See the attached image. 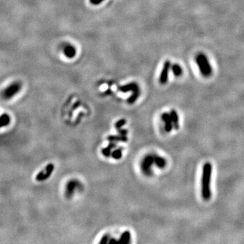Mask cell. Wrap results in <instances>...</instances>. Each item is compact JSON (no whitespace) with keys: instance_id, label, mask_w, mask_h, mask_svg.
Returning a JSON list of instances; mask_svg holds the SVG:
<instances>
[{"instance_id":"obj_1","label":"cell","mask_w":244,"mask_h":244,"mask_svg":"<svg viewBox=\"0 0 244 244\" xmlns=\"http://www.w3.org/2000/svg\"><path fill=\"white\" fill-rule=\"evenodd\" d=\"M212 174V165L210 162H206L203 165L201 177V195L205 200L211 198V178Z\"/></svg>"},{"instance_id":"obj_2","label":"cell","mask_w":244,"mask_h":244,"mask_svg":"<svg viewBox=\"0 0 244 244\" xmlns=\"http://www.w3.org/2000/svg\"><path fill=\"white\" fill-rule=\"evenodd\" d=\"M195 60L203 77H208L212 74V68L207 56L203 53H199L195 58Z\"/></svg>"},{"instance_id":"obj_3","label":"cell","mask_w":244,"mask_h":244,"mask_svg":"<svg viewBox=\"0 0 244 244\" xmlns=\"http://www.w3.org/2000/svg\"><path fill=\"white\" fill-rule=\"evenodd\" d=\"M119 89L122 92H128L130 91L133 92L131 96L128 100V102L129 104H133L134 103H135L137 101L138 98L139 97L140 94L139 86H138L137 83L134 82L130 83L128 84L120 86L119 87Z\"/></svg>"},{"instance_id":"obj_4","label":"cell","mask_w":244,"mask_h":244,"mask_svg":"<svg viewBox=\"0 0 244 244\" xmlns=\"http://www.w3.org/2000/svg\"><path fill=\"white\" fill-rule=\"evenodd\" d=\"M155 164L154 154H148L144 157L141 163V170L144 175L150 176L152 174L151 167Z\"/></svg>"},{"instance_id":"obj_5","label":"cell","mask_w":244,"mask_h":244,"mask_svg":"<svg viewBox=\"0 0 244 244\" xmlns=\"http://www.w3.org/2000/svg\"><path fill=\"white\" fill-rule=\"evenodd\" d=\"M21 89L20 83H14L10 85L3 92V97L5 99H10L16 94Z\"/></svg>"},{"instance_id":"obj_6","label":"cell","mask_w":244,"mask_h":244,"mask_svg":"<svg viewBox=\"0 0 244 244\" xmlns=\"http://www.w3.org/2000/svg\"><path fill=\"white\" fill-rule=\"evenodd\" d=\"M54 170V164H50L45 168L44 170L40 171V172L37 174L36 176V180L39 182H42V181L46 180L48 178H50L51 174L53 172Z\"/></svg>"},{"instance_id":"obj_7","label":"cell","mask_w":244,"mask_h":244,"mask_svg":"<svg viewBox=\"0 0 244 244\" xmlns=\"http://www.w3.org/2000/svg\"><path fill=\"white\" fill-rule=\"evenodd\" d=\"M80 182L76 180H69L66 185V189H65V196L67 198L70 199L73 197L74 194L75 189L79 188L81 186Z\"/></svg>"},{"instance_id":"obj_8","label":"cell","mask_w":244,"mask_h":244,"mask_svg":"<svg viewBox=\"0 0 244 244\" xmlns=\"http://www.w3.org/2000/svg\"><path fill=\"white\" fill-rule=\"evenodd\" d=\"M171 67H172V64H171L170 61L166 60L164 63V67H163L162 72H161L159 77V82L161 84L164 85L168 82L169 71L171 69Z\"/></svg>"},{"instance_id":"obj_9","label":"cell","mask_w":244,"mask_h":244,"mask_svg":"<svg viewBox=\"0 0 244 244\" xmlns=\"http://www.w3.org/2000/svg\"><path fill=\"white\" fill-rule=\"evenodd\" d=\"M161 119L165 123V130L166 132H170L174 128V125L170 113H164L161 116Z\"/></svg>"},{"instance_id":"obj_10","label":"cell","mask_w":244,"mask_h":244,"mask_svg":"<svg viewBox=\"0 0 244 244\" xmlns=\"http://www.w3.org/2000/svg\"><path fill=\"white\" fill-rule=\"evenodd\" d=\"M154 162L155 165L160 169H164L167 165L166 159L156 154H154Z\"/></svg>"},{"instance_id":"obj_11","label":"cell","mask_w":244,"mask_h":244,"mask_svg":"<svg viewBox=\"0 0 244 244\" xmlns=\"http://www.w3.org/2000/svg\"><path fill=\"white\" fill-rule=\"evenodd\" d=\"M63 52L65 56L69 58H72L76 55V50L72 45H67L63 49Z\"/></svg>"},{"instance_id":"obj_12","label":"cell","mask_w":244,"mask_h":244,"mask_svg":"<svg viewBox=\"0 0 244 244\" xmlns=\"http://www.w3.org/2000/svg\"><path fill=\"white\" fill-rule=\"evenodd\" d=\"M171 118H172L174 128L176 130H178L180 128V123H179V117L178 113L175 110H171L170 112Z\"/></svg>"},{"instance_id":"obj_13","label":"cell","mask_w":244,"mask_h":244,"mask_svg":"<svg viewBox=\"0 0 244 244\" xmlns=\"http://www.w3.org/2000/svg\"><path fill=\"white\" fill-rule=\"evenodd\" d=\"M130 241H131V233L128 231H124L123 233L121 234L119 239L118 240V243H120L127 244L130 243Z\"/></svg>"},{"instance_id":"obj_14","label":"cell","mask_w":244,"mask_h":244,"mask_svg":"<svg viewBox=\"0 0 244 244\" xmlns=\"http://www.w3.org/2000/svg\"><path fill=\"white\" fill-rule=\"evenodd\" d=\"M107 140L110 142H127L128 138L126 136H123L119 134V135H111L107 137Z\"/></svg>"},{"instance_id":"obj_15","label":"cell","mask_w":244,"mask_h":244,"mask_svg":"<svg viewBox=\"0 0 244 244\" xmlns=\"http://www.w3.org/2000/svg\"><path fill=\"white\" fill-rule=\"evenodd\" d=\"M10 123V117L7 113H3L0 117V125L1 128L8 126Z\"/></svg>"},{"instance_id":"obj_16","label":"cell","mask_w":244,"mask_h":244,"mask_svg":"<svg viewBox=\"0 0 244 244\" xmlns=\"http://www.w3.org/2000/svg\"><path fill=\"white\" fill-rule=\"evenodd\" d=\"M173 73L176 77H180L182 74V69L180 65L178 64H174L171 67Z\"/></svg>"},{"instance_id":"obj_17","label":"cell","mask_w":244,"mask_h":244,"mask_svg":"<svg viewBox=\"0 0 244 244\" xmlns=\"http://www.w3.org/2000/svg\"><path fill=\"white\" fill-rule=\"evenodd\" d=\"M111 156L115 159H120L122 157V148H118L112 152Z\"/></svg>"},{"instance_id":"obj_18","label":"cell","mask_w":244,"mask_h":244,"mask_svg":"<svg viewBox=\"0 0 244 244\" xmlns=\"http://www.w3.org/2000/svg\"><path fill=\"white\" fill-rule=\"evenodd\" d=\"M102 153H103L104 156L107 157H108L111 155V153H112L111 149L110 148L108 147V146L106 148H103V149H102Z\"/></svg>"},{"instance_id":"obj_19","label":"cell","mask_w":244,"mask_h":244,"mask_svg":"<svg viewBox=\"0 0 244 244\" xmlns=\"http://www.w3.org/2000/svg\"><path fill=\"white\" fill-rule=\"evenodd\" d=\"M126 123V120L125 119H121L118 121L117 123H115V127L116 129H119V128H121L122 126H123Z\"/></svg>"},{"instance_id":"obj_20","label":"cell","mask_w":244,"mask_h":244,"mask_svg":"<svg viewBox=\"0 0 244 244\" xmlns=\"http://www.w3.org/2000/svg\"><path fill=\"white\" fill-rule=\"evenodd\" d=\"M109 239H110L109 235H108V234H107V235H105L103 237H102V239L101 241H100L99 243H109Z\"/></svg>"},{"instance_id":"obj_21","label":"cell","mask_w":244,"mask_h":244,"mask_svg":"<svg viewBox=\"0 0 244 244\" xmlns=\"http://www.w3.org/2000/svg\"><path fill=\"white\" fill-rule=\"evenodd\" d=\"M117 132L119 134H121V135L126 136L128 133V131L126 129H121V128H119V129H117Z\"/></svg>"},{"instance_id":"obj_22","label":"cell","mask_w":244,"mask_h":244,"mask_svg":"<svg viewBox=\"0 0 244 244\" xmlns=\"http://www.w3.org/2000/svg\"><path fill=\"white\" fill-rule=\"evenodd\" d=\"M104 0H89V2L93 5H98L100 4L101 2H103Z\"/></svg>"},{"instance_id":"obj_23","label":"cell","mask_w":244,"mask_h":244,"mask_svg":"<svg viewBox=\"0 0 244 244\" xmlns=\"http://www.w3.org/2000/svg\"><path fill=\"white\" fill-rule=\"evenodd\" d=\"M116 146H117V144L116 143H114V142H110V143L108 144V147L111 148V149H113V148H115Z\"/></svg>"},{"instance_id":"obj_24","label":"cell","mask_w":244,"mask_h":244,"mask_svg":"<svg viewBox=\"0 0 244 244\" xmlns=\"http://www.w3.org/2000/svg\"><path fill=\"white\" fill-rule=\"evenodd\" d=\"M117 242H118V241H117V240H115V238H111V239H109V243H117Z\"/></svg>"},{"instance_id":"obj_25","label":"cell","mask_w":244,"mask_h":244,"mask_svg":"<svg viewBox=\"0 0 244 244\" xmlns=\"http://www.w3.org/2000/svg\"><path fill=\"white\" fill-rule=\"evenodd\" d=\"M79 105V103H77L76 104H75L74 106H73V110H74V109H75V107L77 108V107H78Z\"/></svg>"}]
</instances>
